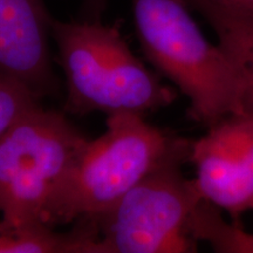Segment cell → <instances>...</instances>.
<instances>
[{
    "mask_svg": "<svg viewBox=\"0 0 253 253\" xmlns=\"http://www.w3.org/2000/svg\"><path fill=\"white\" fill-rule=\"evenodd\" d=\"M131 1L144 58L188 97L190 118L212 126L253 108L242 72L207 39L184 0Z\"/></svg>",
    "mask_w": 253,
    "mask_h": 253,
    "instance_id": "1",
    "label": "cell"
},
{
    "mask_svg": "<svg viewBox=\"0 0 253 253\" xmlns=\"http://www.w3.org/2000/svg\"><path fill=\"white\" fill-rule=\"evenodd\" d=\"M52 37L66 78L65 112L144 115L176 100L175 91L134 54L120 21L54 20Z\"/></svg>",
    "mask_w": 253,
    "mask_h": 253,
    "instance_id": "2",
    "label": "cell"
},
{
    "mask_svg": "<svg viewBox=\"0 0 253 253\" xmlns=\"http://www.w3.org/2000/svg\"><path fill=\"white\" fill-rule=\"evenodd\" d=\"M87 138L65 114L39 103L0 138V219L58 226L60 202Z\"/></svg>",
    "mask_w": 253,
    "mask_h": 253,
    "instance_id": "3",
    "label": "cell"
},
{
    "mask_svg": "<svg viewBox=\"0 0 253 253\" xmlns=\"http://www.w3.org/2000/svg\"><path fill=\"white\" fill-rule=\"evenodd\" d=\"M106 126L102 135L87 142L73 168L60 202L59 225L97 217L164 163L190 160V142L168 135L140 114L108 115Z\"/></svg>",
    "mask_w": 253,
    "mask_h": 253,
    "instance_id": "4",
    "label": "cell"
},
{
    "mask_svg": "<svg viewBox=\"0 0 253 253\" xmlns=\"http://www.w3.org/2000/svg\"><path fill=\"white\" fill-rule=\"evenodd\" d=\"M189 158L164 163L94 220L97 253H189L196 242L190 221L203 196L181 171Z\"/></svg>",
    "mask_w": 253,
    "mask_h": 253,
    "instance_id": "5",
    "label": "cell"
},
{
    "mask_svg": "<svg viewBox=\"0 0 253 253\" xmlns=\"http://www.w3.org/2000/svg\"><path fill=\"white\" fill-rule=\"evenodd\" d=\"M53 23L45 0H0V72L39 100L59 90L49 48Z\"/></svg>",
    "mask_w": 253,
    "mask_h": 253,
    "instance_id": "6",
    "label": "cell"
},
{
    "mask_svg": "<svg viewBox=\"0 0 253 253\" xmlns=\"http://www.w3.org/2000/svg\"><path fill=\"white\" fill-rule=\"evenodd\" d=\"M189 161L196 167L195 181L203 198L237 216V149L230 116L191 143Z\"/></svg>",
    "mask_w": 253,
    "mask_h": 253,
    "instance_id": "7",
    "label": "cell"
},
{
    "mask_svg": "<svg viewBox=\"0 0 253 253\" xmlns=\"http://www.w3.org/2000/svg\"><path fill=\"white\" fill-rule=\"evenodd\" d=\"M68 232L42 225L12 226L0 219V253H97L99 231L89 218Z\"/></svg>",
    "mask_w": 253,
    "mask_h": 253,
    "instance_id": "8",
    "label": "cell"
},
{
    "mask_svg": "<svg viewBox=\"0 0 253 253\" xmlns=\"http://www.w3.org/2000/svg\"><path fill=\"white\" fill-rule=\"evenodd\" d=\"M201 14L216 32L221 48L245 78L253 104V19L216 8Z\"/></svg>",
    "mask_w": 253,
    "mask_h": 253,
    "instance_id": "9",
    "label": "cell"
},
{
    "mask_svg": "<svg viewBox=\"0 0 253 253\" xmlns=\"http://www.w3.org/2000/svg\"><path fill=\"white\" fill-rule=\"evenodd\" d=\"M237 149V202L239 213L253 202V108L230 116Z\"/></svg>",
    "mask_w": 253,
    "mask_h": 253,
    "instance_id": "10",
    "label": "cell"
},
{
    "mask_svg": "<svg viewBox=\"0 0 253 253\" xmlns=\"http://www.w3.org/2000/svg\"><path fill=\"white\" fill-rule=\"evenodd\" d=\"M38 103L23 82L0 72V138Z\"/></svg>",
    "mask_w": 253,
    "mask_h": 253,
    "instance_id": "11",
    "label": "cell"
},
{
    "mask_svg": "<svg viewBox=\"0 0 253 253\" xmlns=\"http://www.w3.org/2000/svg\"><path fill=\"white\" fill-rule=\"evenodd\" d=\"M190 8L202 13L207 9L216 8L230 13L253 19V0H184Z\"/></svg>",
    "mask_w": 253,
    "mask_h": 253,
    "instance_id": "12",
    "label": "cell"
},
{
    "mask_svg": "<svg viewBox=\"0 0 253 253\" xmlns=\"http://www.w3.org/2000/svg\"><path fill=\"white\" fill-rule=\"evenodd\" d=\"M108 0H81L79 19L87 21H101L107 9Z\"/></svg>",
    "mask_w": 253,
    "mask_h": 253,
    "instance_id": "13",
    "label": "cell"
}]
</instances>
